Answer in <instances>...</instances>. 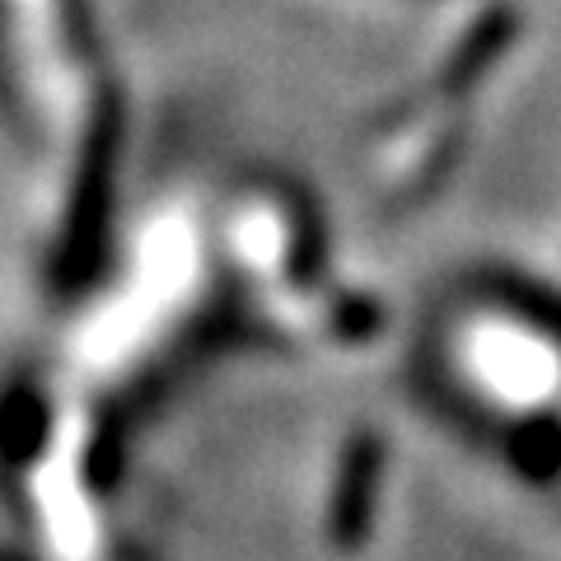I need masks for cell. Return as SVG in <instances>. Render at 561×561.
I'll list each match as a JSON object with an SVG mask.
<instances>
[{"label": "cell", "instance_id": "1", "mask_svg": "<svg viewBox=\"0 0 561 561\" xmlns=\"http://www.w3.org/2000/svg\"><path fill=\"white\" fill-rule=\"evenodd\" d=\"M379 468H383V449L375 435H356L342 459L337 472V491H332V515L328 529L332 542L342 548H356V542L370 534V515H375V496H379Z\"/></svg>", "mask_w": 561, "mask_h": 561}, {"label": "cell", "instance_id": "2", "mask_svg": "<svg viewBox=\"0 0 561 561\" xmlns=\"http://www.w3.org/2000/svg\"><path fill=\"white\" fill-rule=\"evenodd\" d=\"M511 33H515V14H511V10H491L486 20L468 33V43L454 51V61L445 66V90H449V94H463L468 84H478V80L486 76V66L505 51Z\"/></svg>", "mask_w": 561, "mask_h": 561}, {"label": "cell", "instance_id": "3", "mask_svg": "<svg viewBox=\"0 0 561 561\" xmlns=\"http://www.w3.org/2000/svg\"><path fill=\"white\" fill-rule=\"evenodd\" d=\"M491 286H496V295L515 313H524V319L538 323L542 332H552V342L561 346V295L557 290L538 286V280H529V276H511V272H496Z\"/></svg>", "mask_w": 561, "mask_h": 561}, {"label": "cell", "instance_id": "4", "mask_svg": "<svg viewBox=\"0 0 561 561\" xmlns=\"http://www.w3.org/2000/svg\"><path fill=\"white\" fill-rule=\"evenodd\" d=\"M515 463H519V472H529L534 482H548L561 472V426L552 416H538V421H529V426H519Z\"/></svg>", "mask_w": 561, "mask_h": 561}]
</instances>
